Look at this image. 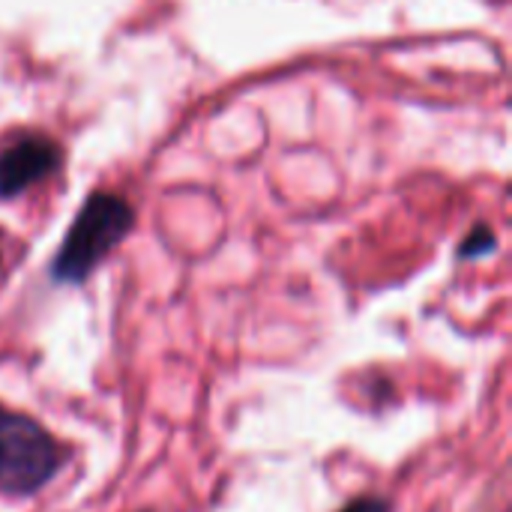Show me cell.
I'll return each instance as SVG.
<instances>
[{
    "mask_svg": "<svg viewBox=\"0 0 512 512\" xmlns=\"http://www.w3.org/2000/svg\"><path fill=\"white\" fill-rule=\"evenodd\" d=\"M132 228V207L111 192H96L78 210L60 252L51 261V276L66 285L84 282L102 258L126 237Z\"/></svg>",
    "mask_w": 512,
    "mask_h": 512,
    "instance_id": "cell-1",
    "label": "cell"
},
{
    "mask_svg": "<svg viewBox=\"0 0 512 512\" xmlns=\"http://www.w3.org/2000/svg\"><path fill=\"white\" fill-rule=\"evenodd\" d=\"M66 453L33 417L0 408V495L30 498L45 489Z\"/></svg>",
    "mask_w": 512,
    "mask_h": 512,
    "instance_id": "cell-2",
    "label": "cell"
},
{
    "mask_svg": "<svg viewBox=\"0 0 512 512\" xmlns=\"http://www.w3.org/2000/svg\"><path fill=\"white\" fill-rule=\"evenodd\" d=\"M57 147L48 138H21L0 153V195H15L42 180L57 165Z\"/></svg>",
    "mask_w": 512,
    "mask_h": 512,
    "instance_id": "cell-3",
    "label": "cell"
},
{
    "mask_svg": "<svg viewBox=\"0 0 512 512\" xmlns=\"http://www.w3.org/2000/svg\"><path fill=\"white\" fill-rule=\"evenodd\" d=\"M492 246H495V243H492V234L480 228V231L471 237V243L462 246V255H468V258H471V255H483V252H489Z\"/></svg>",
    "mask_w": 512,
    "mask_h": 512,
    "instance_id": "cell-4",
    "label": "cell"
},
{
    "mask_svg": "<svg viewBox=\"0 0 512 512\" xmlns=\"http://www.w3.org/2000/svg\"><path fill=\"white\" fill-rule=\"evenodd\" d=\"M342 512H390V501H384V498H357Z\"/></svg>",
    "mask_w": 512,
    "mask_h": 512,
    "instance_id": "cell-5",
    "label": "cell"
}]
</instances>
